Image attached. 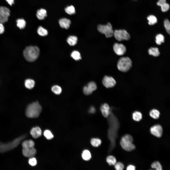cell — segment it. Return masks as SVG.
<instances>
[{
  "label": "cell",
  "instance_id": "83f0119b",
  "mask_svg": "<svg viewBox=\"0 0 170 170\" xmlns=\"http://www.w3.org/2000/svg\"><path fill=\"white\" fill-rule=\"evenodd\" d=\"M148 21L149 24L151 25H154L156 23L157 21V18L154 16L151 15L147 17Z\"/></svg>",
  "mask_w": 170,
  "mask_h": 170
},
{
  "label": "cell",
  "instance_id": "7402d4cb",
  "mask_svg": "<svg viewBox=\"0 0 170 170\" xmlns=\"http://www.w3.org/2000/svg\"><path fill=\"white\" fill-rule=\"evenodd\" d=\"M10 13V10L7 7L4 6L0 7V16H6L9 17Z\"/></svg>",
  "mask_w": 170,
  "mask_h": 170
},
{
  "label": "cell",
  "instance_id": "ba28073f",
  "mask_svg": "<svg viewBox=\"0 0 170 170\" xmlns=\"http://www.w3.org/2000/svg\"><path fill=\"white\" fill-rule=\"evenodd\" d=\"M113 35L116 39L119 41L128 40L130 38L129 33L124 30H115L114 31Z\"/></svg>",
  "mask_w": 170,
  "mask_h": 170
},
{
  "label": "cell",
  "instance_id": "30bf717a",
  "mask_svg": "<svg viewBox=\"0 0 170 170\" xmlns=\"http://www.w3.org/2000/svg\"><path fill=\"white\" fill-rule=\"evenodd\" d=\"M102 82L103 85L107 88L113 87L116 84V81L113 78L106 76L103 78Z\"/></svg>",
  "mask_w": 170,
  "mask_h": 170
},
{
  "label": "cell",
  "instance_id": "d4e9b609",
  "mask_svg": "<svg viewBox=\"0 0 170 170\" xmlns=\"http://www.w3.org/2000/svg\"><path fill=\"white\" fill-rule=\"evenodd\" d=\"M150 116L154 119H158L159 117L160 112L157 110L153 109L151 110L149 112Z\"/></svg>",
  "mask_w": 170,
  "mask_h": 170
},
{
  "label": "cell",
  "instance_id": "4316f807",
  "mask_svg": "<svg viewBox=\"0 0 170 170\" xmlns=\"http://www.w3.org/2000/svg\"><path fill=\"white\" fill-rule=\"evenodd\" d=\"M91 143L92 146L95 147H98L101 144V140L98 138H92L91 140Z\"/></svg>",
  "mask_w": 170,
  "mask_h": 170
},
{
  "label": "cell",
  "instance_id": "60d3db41",
  "mask_svg": "<svg viewBox=\"0 0 170 170\" xmlns=\"http://www.w3.org/2000/svg\"><path fill=\"white\" fill-rule=\"evenodd\" d=\"M8 17L6 16H0V23L3 24L7 21Z\"/></svg>",
  "mask_w": 170,
  "mask_h": 170
},
{
  "label": "cell",
  "instance_id": "ac0fdd59",
  "mask_svg": "<svg viewBox=\"0 0 170 170\" xmlns=\"http://www.w3.org/2000/svg\"><path fill=\"white\" fill-rule=\"evenodd\" d=\"M22 145L23 148H33L34 147V143L31 140H27L22 142Z\"/></svg>",
  "mask_w": 170,
  "mask_h": 170
},
{
  "label": "cell",
  "instance_id": "3957f363",
  "mask_svg": "<svg viewBox=\"0 0 170 170\" xmlns=\"http://www.w3.org/2000/svg\"><path fill=\"white\" fill-rule=\"evenodd\" d=\"M42 110V107L38 102H33L27 107L26 115L28 118H37L39 116Z\"/></svg>",
  "mask_w": 170,
  "mask_h": 170
},
{
  "label": "cell",
  "instance_id": "ee69618b",
  "mask_svg": "<svg viewBox=\"0 0 170 170\" xmlns=\"http://www.w3.org/2000/svg\"><path fill=\"white\" fill-rule=\"evenodd\" d=\"M166 2V0H159L157 4L158 5L160 6L162 4Z\"/></svg>",
  "mask_w": 170,
  "mask_h": 170
},
{
  "label": "cell",
  "instance_id": "7a4b0ae2",
  "mask_svg": "<svg viewBox=\"0 0 170 170\" xmlns=\"http://www.w3.org/2000/svg\"><path fill=\"white\" fill-rule=\"evenodd\" d=\"M39 48L36 46L27 47L23 51V55L26 60L29 62H32L36 60L39 54Z\"/></svg>",
  "mask_w": 170,
  "mask_h": 170
},
{
  "label": "cell",
  "instance_id": "9a60e30c",
  "mask_svg": "<svg viewBox=\"0 0 170 170\" xmlns=\"http://www.w3.org/2000/svg\"><path fill=\"white\" fill-rule=\"evenodd\" d=\"M30 133L32 136L34 138H37L40 136L42 135V131L38 127L33 128L30 131Z\"/></svg>",
  "mask_w": 170,
  "mask_h": 170
},
{
  "label": "cell",
  "instance_id": "4dcf8cb0",
  "mask_svg": "<svg viewBox=\"0 0 170 170\" xmlns=\"http://www.w3.org/2000/svg\"><path fill=\"white\" fill-rule=\"evenodd\" d=\"M65 12L70 15L73 14L75 13V10L74 7L73 5H71L68 6L65 8Z\"/></svg>",
  "mask_w": 170,
  "mask_h": 170
},
{
  "label": "cell",
  "instance_id": "836d02e7",
  "mask_svg": "<svg viewBox=\"0 0 170 170\" xmlns=\"http://www.w3.org/2000/svg\"><path fill=\"white\" fill-rule=\"evenodd\" d=\"M71 57L75 60H77L81 59V57L80 53L78 51H74L71 54Z\"/></svg>",
  "mask_w": 170,
  "mask_h": 170
},
{
  "label": "cell",
  "instance_id": "4fadbf2b",
  "mask_svg": "<svg viewBox=\"0 0 170 170\" xmlns=\"http://www.w3.org/2000/svg\"><path fill=\"white\" fill-rule=\"evenodd\" d=\"M22 153L25 157H33L36 154V151L34 147L23 148Z\"/></svg>",
  "mask_w": 170,
  "mask_h": 170
},
{
  "label": "cell",
  "instance_id": "52a82bcc",
  "mask_svg": "<svg viewBox=\"0 0 170 170\" xmlns=\"http://www.w3.org/2000/svg\"><path fill=\"white\" fill-rule=\"evenodd\" d=\"M98 31L105 35L107 38H110L113 35L114 31L111 24L108 23L106 25H99L97 27Z\"/></svg>",
  "mask_w": 170,
  "mask_h": 170
},
{
  "label": "cell",
  "instance_id": "8d00e7d4",
  "mask_svg": "<svg viewBox=\"0 0 170 170\" xmlns=\"http://www.w3.org/2000/svg\"><path fill=\"white\" fill-rule=\"evenodd\" d=\"M160 6L161 7L162 11L163 12L167 11L170 8L169 4L166 2L162 3Z\"/></svg>",
  "mask_w": 170,
  "mask_h": 170
},
{
  "label": "cell",
  "instance_id": "f35d334b",
  "mask_svg": "<svg viewBox=\"0 0 170 170\" xmlns=\"http://www.w3.org/2000/svg\"><path fill=\"white\" fill-rule=\"evenodd\" d=\"M114 166L116 170H122L124 168L123 164L120 162H116Z\"/></svg>",
  "mask_w": 170,
  "mask_h": 170
},
{
  "label": "cell",
  "instance_id": "b9f144b4",
  "mask_svg": "<svg viewBox=\"0 0 170 170\" xmlns=\"http://www.w3.org/2000/svg\"><path fill=\"white\" fill-rule=\"evenodd\" d=\"M127 170H135L136 167L134 165H130L127 166Z\"/></svg>",
  "mask_w": 170,
  "mask_h": 170
},
{
  "label": "cell",
  "instance_id": "7c38bea8",
  "mask_svg": "<svg viewBox=\"0 0 170 170\" xmlns=\"http://www.w3.org/2000/svg\"><path fill=\"white\" fill-rule=\"evenodd\" d=\"M150 131L153 135L156 137H160L162 136L163 129L161 125L156 124L151 128Z\"/></svg>",
  "mask_w": 170,
  "mask_h": 170
},
{
  "label": "cell",
  "instance_id": "e0dca14e",
  "mask_svg": "<svg viewBox=\"0 0 170 170\" xmlns=\"http://www.w3.org/2000/svg\"><path fill=\"white\" fill-rule=\"evenodd\" d=\"M46 10L43 8H41L37 10L36 16L37 18L39 20L44 19L47 16Z\"/></svg>",
  "mask_w": 170,
  "mask_h": 170
},
{
  "label": "cell",
  "instance_id": "e575fe53",
  "mask_svg": "<svg viewBox=\"0 0 170 170\" xmlns=\"http://www.w3.org/2000/svg\"><path fill=\"white\" fill-rule=\"evenodd\" d=\"M151 167L157 170H161L162 167L160 162L157 161L153 162L151 165Z\"/></svg>",
  "mask_w": 170,
  "mask_h": 170
},
{
  "label": "cell",
  "instance_id": "5b68a950",
  "mask_svg": "<svg viewBox=\"0 0 170 170\" xmlns=\"http://www.w3.org/2000/svg\"><path fill=\"white\" fill-rule=\"evenodd\" d=\"M133 139L132 137L129 134H126L122 137L120 141L122 148L125 150L130 151L135 148V145L133 144Z\"/></svg>",
  "mask_w": 170,
  "mask_h": 170
},
{
  "label": "cell",
  "instance_id": "277c9868",
  "mask_svg": "<svg viewBox=\"0 0 170 170\" xmlns=\"http://www.w3.org/2000/svg\"><path fill=\"white\" fill-rule=\"evenodd\" d=\"M25 137V135H23L11 142L7 143H3L0 142V153L6 152L16 147Z\"/></svg>",
  "mask_w": 170,
  "mask_h": 170
},
{
  "label": "cell",
  "instance_id": "603a6c76",
  "mask_svg": "<svg viewBox=\"0 0 170 170\" xmlns=\"http://www.w3.org/2000/svg\"><path fill=\"white\" fill-rule=\"evenodd\" d=\"M148 53L150 55L155 57L158 56L160 54L158 49L157 47H151L148 50Z\"/></svg>",
  "mask_w": 170,
  "mask_h": 170
},
{
  "label": "cell",
  "instance_id": "5bb4252c",
  "mask_svg": "<svg viewBox=\"0 0 170 170\" xmlns=\"http://www.w3.org/2000/svg\"><path fill=\"white\" fill-rule=\"evenodd\" d=\"M111 110L109 105L106 103L102 104L100 107V110L102 115L105 118H107L109 115Z\"/></svg>",
  "mask_w": 170,
  "mask_h": 170
},
{
  "label": "cell",
  "instance_id": "d590c367",
  "mask_svg": "<svg viewBox=\"0 0 170 170\" xmlns=\"http://www.w3.org/2000/svg\"><path fill=\"white\" fill-rule=\"evenodd\" d=\"M44 135L46 138L48 140L51 139L54 137V136L51 132L48 130H46L44 131Z\"/></svg>",
  "mask_w": 170,
  "mask_h": 170
},
{
  "label": "cell",
  "instance_id": "74e56055",
  "mask_svg": "<svg viewBox=\"0 0 170 170\" xmlns=\"http://www.w3.org/2000/svg\"><path fill=\"white\" fill-rule=\"evenodd\" d=\"M164 25L167 32L170 34V24L169 21L167 19H166L164 21Z\"/></svg>",
  "mask_w": 170,
  "mask_h": 170
},
{
  "label": "cell",
  "instance_id": "7bdbcfd3",
  "mask_svg": "<svg viewBox=\"0 0 170 170\" xmlns=\"http://www.w3.org/2000/svg\"><path fill=\"white\" fill-rule=\"evenodd\" d=\"M4 31V28L3 24L0 23V34L3 33Z\"/></svg>",
  "mask_w": 170,
  "mask_h": 170
},
{
  "label": "cell",
  "instance_id": "cb8c5ba5",
  "mask_svg": "<svg viewBox=\"0 0 170 170\" xmlns=\"http://www.w3.org/2000/svg\"><path fill=\"white\" fill-rule=\"evenodd\" d=\"M132 117L134 120L136 121H139L142 119V115L140 112L136 111L133 113Z\"/></svg>",
  "mask_w": 170,
  "mask_h": 170
},
{
  "label": "cell",
  "instance_id": "ab89813d",
  "mask_svg": "<svg viewBox=\"0 0 170 170\" xmlns=\"http://www.w3.org/2000/svg\"><path fill=\"white\" fill-rule=\"evenodd\" d=\"M28 162L29 164L32 166H35L37 163L36 159L33 157L30 158Z\"/></svg>",
  "mask_w": 170,
  "mask_h": 170
},
{
  "label": "cell",
  "instance_id": "8fae6325",
  "mask_svg": "<svg viewBox=\"0 0 170 170\" xmlns=\"http://www.w3.org/2000/svg\"><path fill=\"white\" fill-rule=\"evenodd\" d=\"M113 48L115 53L119 55H123L126 51L125 47L122 43H115L113 46Z\"/></svg>",
  "mask_w": 170,
  "mask_h": 170
},
{
  "label": "cell",
  "instance_id": "9c48e42d",
  "mask_svg": "<svg viewBox=\"0 0 170 170\" xmlns=\"http://www.w3.org/2000/svg\"><path fill=\"white\" fill-rule=\"evenodd\" d=\"M97 88L96 83L91 81L88 83L87 85L85 86L83 89V92L85 94L88 95L91 94L93 91L96 90Z\"/></svg>",
  "mask_w": 170,
  "mask_h": 170
},
{
  "label": "cell",
  "instance_id": "8992f818",
  "mask_svg": "<svg viewBox=\"0 0 170 170\" xmlns=\"http://www.w3.org/2000/svg\"><path fill=\"white\" fill-rule=\"evenodd\" d=\"M132 61L128 57H123L119 60L117 64V68L119 71L123 72L128 71L132 67Z\"/></svg>",
  "mask_w": 170,
  "mask_h": 170
},
{
  "label": "cell",
  "instance_id": "bcb514c9",
  "mask_svg": "<svg viewBox=\"0 0 170 170\" xmlns=\"http://www.w3.org/2000/svg\"><path fill=\"white\" fill-rule=\"evenodd\" d=\"M8 3L11 6L14 3V0H6Z\"/></svg>",
  "mask_w": 170,
  "mask_h": 170
},
{
  "label": "cell",
  "instance_id": "f546056e",
  "mask_svg": "<svg viewBox=\"0 0 170 170\" xmlns=\"http://www.w3.org/2000/svg\"><path fill=\"white\" fill-rule=\"evenodd\" d=\"M164 42V37L161 34H158L156 37V42L158 45H160Z\"/></svg>",
  "mask_w": 170,
  "mask_h": 170
},
{
  "label": "cell",
  "instance_id": "f1b7e54d",
  "mask_svg": "<svg viewBox=\"0 0 170 170\" xmlns=\"http://www.w3.org/2000/svg\"><path fill=\"white\" fill-rule=\"evenodd\" d=\"M17 26L20 29H24L25 27L26 22L23 19H19L16 21Z\"/></svg>",
  "mask_w": 170,
  "mask_h": 170
},
{
  "label": "cell",
  "instance_id": "2e32d148",
  "mask_svg": "<svg viewBox=\"0 0 170 170\" xmlns=\"http://www.w3.org/2000/svg\"><path fill=\"white\" fill-rule=\"evenodd\" d=\"M59 23L61 28L68 29L70 27L71 21L69 19L63 18L59 20Z\"/></svg>",
  "mask_w": 170,
  "mask_h": 170
},
{
  "label": "cell",
  "instance_id": "1f68e13d",
  "mask_svg": "<svg viewBox=\"0 0 170 170\" xmlns=\"http://www.w3.org/2000/svg\"><path fill=\"white\" fill-rule=\"evenodd\" d=\"M51 90L54 94L57 95L60 94L62 91V89L61 87L57 85L53 86L51 87Z\"/></svg>",
  "mask_w": 170,
  "mask_h": 170
},
{
  "label": "cell",
  "instance_id": "484cf974",
  "mask_svg": "<svg viewBox=\"0 0 170 170\" xmlns=\"http://www.w3.org/2000/svg\"><path fill=\"white\" fill-rule=\"evenodd\" d=\"M107 162L110 166L114 165L116 163V160L115 158L113 156L109 155L106 158Z\"/></svg>",
  "mask_w": 170,
  "mask_h": 170
},
{
  "label": "cell",
  "instance_id": "ffe728a7",
  "mask_svg": "<svg viewBox=\"0 0 170 170\" xmlns=\"http://www.w3.org/2000/svg\"><path fill=\"white\" fill-rule=\"evenodd\" d=\"M67 41L68 43L70 45L74 46L77 43V38L75 36H70L68 38Z\"/></svg>",
  "mask_w": 170,
  "mask_h": 170
},
{
  "label": "cell",
  "instance_id": "44dd1931",
  "mask_svg": "<svg viewBox=\"0 0 170 170\" xmlns=\"http://www.w3.org/2000/svg\"><path fill=\"white\" fill-rule=\"evenodd\" d=\"M35 82L33 80L28 79L26 80L25 81V85L26 87L29 89H31L34 86Z\"/></svg>",
  "mask_w": 170,
  "mask_h": 170
},
{
  "label": "cell",
  "instance_id": "d6a6232c",
  "mask_svg": "<svg viewBox=\"0 0 170 170\" xmlns=\"http://www.w3.org/2000/svg\"><path fill=\"white\" fill-rule=\"evenodd\" d=\"M37 33L40 35L44 36L48 34L47 30L41 26H39L37 30Z\"/></svg>",
  "mask_w": 170,
  "mask_h": 170
},
{
  "label": "cell",
  "instance_id": "f6af8a7d",
  "mask_svg": "<svg viewBox=\"0 0 170 170\" xmlns=\"http://www.w3.org/2000/svg\"><path fill=\"white\" fill-rule=\"evenodd\" d=\"M89 112L91 113H94L95 111V110L94 107H91L89 109Z\"/></svg>",
  "mask_w": 170,
  "mask_h": 170
},
{
  "label": "cell",
  "instance_id": "d6986e66",
  "mask_svg": "<svg viewBox=\"0 0 170 170\" xmlns=\"http://www.w3.org/2000/svg\"><path fill=\"white\" fill-rule=\"evenodd\" d=\"M81 156L82 159L86 161H89L91 157L90 152L87 149L83 151L81 154Z\"/></svg>",
  "mask_w": 170,
  "mask_h": 170
},
{
  "label": "cell",
  "instance_id": "6da1fadb",
  "mask_svg": "<svg viewBox=\"0 0 170 170\" xmlns=\"http://www.w3.org/2000/svg\"><path fill=\"white\" fill-rule=\"evenodd\" d=\"M107 118L109 124L108 136L110 144L109 152H110L113 149L114 145V139L115 137V127H114L117 124L118 122L117 118L112 113L111 110L109 115Z\"/></svg>",
  "mask_w": 170,
  "mask_h": 170
}]
</instances>
